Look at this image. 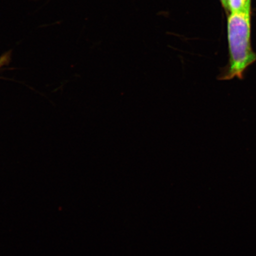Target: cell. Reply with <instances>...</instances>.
<instances>
[{
  "label": "cell",
  "instance_id": "obj_2",
  "mask_svg": "<svg viewBox=\"0 0 256 256\" xmlns=\"http://www.w3.org/2000/svg\"><path fill=\"white\" fill-rule=\"evenodd\" d=\"M231 14H251L252 0H227Z\"/></svg>",
  "mask_w": 256,
  "mask_h": 256
},
{
  "label": "cell",
  "instance_id": "obj_1",
  "mask_svg": "<svg viewBox=\"0 0 256 256\" xmlns=\"http://www.w3.org/2000/svg\"><path fill=\"white\" fill-rule=\"evenodd\" d=\"M228 64L222 70L218 79L226 81L234 78L243 80L244 73L256 62V53L251 40V14H231L228 16Z\"/></svg>",
  "mask_w": 256,
  "mask_h": 256
},
{
  "label": "cell",
  "instance_id": "obj_3",
  "mask_svg": "<svg viewBox=\"0 0 256 256\" xmlns=\"http://www.w3.org/2000/svg\"><path fill=\"white\" fill-rule=\"evenodd\" d=\"M220 2H222L223 8L226 10V11L227 10H228V2H227V0H220Z\"/></svg>",
  "mask_w": 256,
  "mask_h": 256
}]
</instances>
